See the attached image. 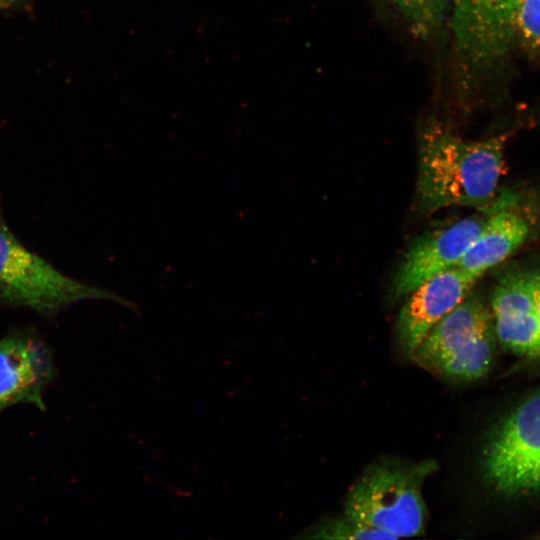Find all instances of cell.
<instances>
[{
  "instance_id": "obj_10",
  "label": "cell",
  "mask_w": 540,
  "mask_h": 540,
  "mask_svg": "<svg viewBox=\"0 0 540 540\" xmlns=\"http://www.w3.org/2000/svg\"><path fill=\"white\" fill-rule=\"evenodd\" d=\"M47 350L33 338L15 334L0 340V411L19 403L43 409L52 377Z\"/></svg>"
},
{
  "instance_id": "obj_8",
  "label": "cell",
  "mask_w": 540,
  "mask_h": 540,
  "mask_svg": "<svg viewBox=\"0 0 540 540\" xmlns=\"http://www.w3.org/2000/svg\"><path fill=\"white\" fill-rule=\"evenodd\" d=\"M477 279L458 266L427 280L404 301L396 320V335L411 359L428 331L470 293Z\"/></svg>"
},
{
  "instance_id": "obj_17",
  "label": "cell",
  "mask_w": 540,
  "mask_h": 540,
  "mask_svg": "<svg viewBox=\"0 0 540 540\" xmlns=\"http://www.w3.org/2000/svg\"><path fill=\"white\" fill-rule=\"evenodd\" d=\"M1 6V5H0Z\"/></svg>"
},
{
  "instance_id": "obj_4",
  "label": "cell",
  "mask_w": 540,
  "mask_h": 540,
  "mask_svg": "<svg viewBox=\"0 0 540 540\" xmlns=\"http://www.w3.org/2000/svg\"><path fill=\"white\" fill-rule=\"evenodd\" d=\"M89 299L108 300L138 310L131 300L64 275L27 250L6 225L0 202V302L51 314Z\"/></svg>"
},
{
  "instance_id": "obj_2",
  "label": "cell",
  "mask_w": 540,
  "mask_h": 540,
  "mask_svg": "<svg viewBox=\"0 0 540 540\" xmlns=\"http://www.w3.org/2000/svg\"><path fill=\"white\" fill-rule=\"evenodd\" d=\"M436 469L433 460H378L350 488L344 514L395 539L421 536L427 519L422 486Z\"/></svg>"
},
{
  "instance_id": "obj_9",
  "label": "cell",
  "mask_w": 540,
  "mask_h": 540,
  "mask_svg": "<svg viewBox=\"0 0 540 540\" xmlns=\"http://www.w3.org/2000/svg\"><path fill=\"white\" fill-rule=\"evenodd\" d=\"M490 312L496 340L503 349L540 360L539 325L529 271H509L498 279Z\"/></svg>"
},
{
  "instance_id": "obj_3",
  "label": "cell",
  "mask_w": 540,
  "mask_h": 540,
  "mask_svg": "<svg viewBox=\"0 0 540 540\" xmlns=\"http://www.w3.org/2000/svg\"><path fill=\"white\" fill-rule=\"evenodd\" d=\"M496 341L490 309L470 293L428 331L411 360L444 380L471 382L490 370Z\"/></svg>"
},
{
  "instance_id": "obj_11",
  "label": "cell",
  "mask_w": 540,
  "mask_h": 540,
  "mask_svg": "<svg viewBox=\"0 0 540 540\" xmlns=\"http://www.w3.org/2000/svg\"><path fill=\"white\" fill-rule=\"evenodd\" d=\"M512 195H498L487 211L483 228L464 254L458 267L476 279L487 270L507 259L527 239L529 220L515 208Z\"/></svg>"
},
{
  "instance_id": "obj_13",
  "label": "cell",
  "mask_w": 540,
  "mask_h": 540,
  "mask_svg": "<svg viewBox=\"0 0 540 540\" xmlns=\"http://www.w3.org/2000/svg\"><path fill=\"white\" fill-rule=\"evenodd\" d=\"M312 539H395L388 533L365 526L345 514L326 518L307 529L298 538Z\"/></svg>"
},
{
  "instance_id": "obj_7",
  "label": "cell",
  "mask_w": 540,
  "mask_h": 540,
  "mask_svg": "<svg viewBox=\"0 0 540 540\" xmlns=\"http://www.w3.org/2000/svg\"><path fill=\"white\" fill-rule=\"evenodd\" d=\"M487 213L445 222L417 236L403 254L394 275L392 300L405 298L434 276L458 265L480 234Z\"/></svg>"
},
{
  "instance_id": "obj_15",
  "label": "cell",
  "mask_w": 540,
  "mask_h": 540,
  "mask_svg": "<svg viewBox=\"0 0 540 540\" xmlns=\"http://www.w3.org/2000/svg\"><path fill=\"white\" fill-rule=\"evenodd\" d=\"M531 286L534 294L540 336V271H529Z\"/></svg>"
},
{
  "instance_id": "obj_5",
  "label": "cell",
  "mask_w": 540,
  "mask_h": 540,
  "mask_svg": "<svg viewBox=\"0 0 540 540\" xmlns=\"http://www.w3.org/2000/svg\"><path fill=\"white\" fill-rule=\"evenodd\" d=\"M480 462L484 480L496 492L506 496L540 493V391L496 423Z\"/></svg>"
},
{
  "instance_id": "obj_1",
  "label": "cell",
  "mask_w": 540,
  "mask_h": 540,
  "mask_svg": "<svg viewBox=\"0 0 540 540\" xmlns=\"http://www.w3.org/2000/svg\"><path fill=\"white\" fill-rule=\"evenodd\" d=\"M506 136L467 141L437 119L419 132L415 211L421 215L452 206L489 211L504 173Z\"/></svg>"
},
{
  "instance_id": "obj_14",
  "label": "cell",
  "mask_w": 540,
  "mask_h": 540,
  "mask_svg": "<svg viewBox=\"0 0 540 540\" xmlns=\"http://www.w3.org/2000/svg\"><path fill=\"white\" fill-rule=\"evenodd\" d=\"M514 46L540 54V0H520L513 17Z\"/></svg>"
},
{
  "instance_id": "obj_12",
  "label": "cell",
  "mask_w": 540,
  "mask_h": 540,
  "mask_svg": "<svg viewBox=\"0 0 540 540\" xmlns=\"http://www.w3.org/2000/svg\"><path fill=\"white\" fill-rule=\"evenodd\" d=\"M385 2L399 13L414 36L427 38L440 28L447 0H385Z\"/></svg>"
},
{
  "instance_id": "obj_6",
  "label": "cell",
  "mask_w": 540,
  "mask_h": 540,
  "mask_svg": "<svg viewBox=\"0 0 540 540\" xmlns=\"http://www.w3.org/2000/svg\"><path fill=\"white\" fill-rule=\"evenodd\" d=\"M457 76L472 90L496 72L514 46L513 17L520 0H447Z\"/></svg>"
},
{
  "instance_id": "obj_16",
  "label": "cell",
  "mask_w": 540,
  "mask_h": 540,
  "mask_svg": "<svg viewBox=\"0 0 540 540\" xmlns=\"http://www.w3.org/2000/svg\"><path fill=\"white\" fill-rule=\"evenodd\" d=\"M15 0H0V5L1 6H6V5H9L11 4L12 2H14Z\"/></svg>"
}]
</instances>
